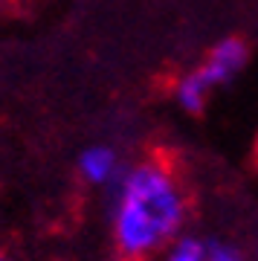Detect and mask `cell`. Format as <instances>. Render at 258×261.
I'll return each mask as SVG.
<instances>
[{"mask_svg":"<svg viewBox=\"0 0 258 261\" xmlns=\"http://www.w3.org/2000/svg\"><path fill=\"white\" fill-rule=\"evenodd\" d=\"M79 168L90 183H108L116 174V154L111 148H105V145H93L82 154Z\"/></svg>","mask_w":258,"mask_h":261,"instance_id":"3","label":"cell"},{"mask_svg":"<svg viewBox=\"0 0 258 261\" xmlns=\"http://www.w3.org/2000/svg\"><path fill=\"white\" fill-rule=\"evenodd\" d=\"M209 93H212V90L200 82V75L194 73V70L177 82V102H180V108H183V111L194 113V116H197V113H203Z\"/></svg>","mask_w":258,"mask_h":261,"instance_id":"4","label":"cell"},{"mask_svg":"<svg viewBox=\"0 0 258 261\" xmlns=\"http://www.w3.org/2000/svg\"><path fill=\"white\" fill-rule=\"evenodd\" d=\"M186 192L163 160L131 168L116 195V247L125 261H145L166 247L186 221Z\"/></svg>","mask_w":258,"mask_h":261,"instance_id":"1","label":"cell"},{"mask_svg":"<svg viewBox=\"0 0 258 261\" xmlns=\"http://www.w3.org/2000/svg\"><path fill=\"white\" fill-rule=\"evenodd\" d=\"M203 261H244V255L235 247H229V244L212 241V244H206V258Z\"/></svg>","mask_w":258,"mask_h":261,"instance_id":"6","label":"cell"},{"mask_svg":"<svg viewBox=\"0 0 258 261\" xmlns=\"http://www.w3.org/2000/svg\"><path fill=\"white\" fill-rule=\"evenodd\" d=\"M203 258H206V244L197 241V238H180L166 261H203Z\"/></svg>","mask_w":258,"mask_h":261,"instance_id":"5","label":"cell"},{"mask_svg":"<svg viewBox=\"0 0 258 261\" xmlns=\"http://www.w3.org/2000/svg\"><path fill=\"white\" fill-rule=\"evenodd\" d=\"M247 61H249L247 41L244 38H223V41H218L209 49V56L203 58V64L194 73L200 75V82L209 90H215V87H223V84L235 82L244 73Z\"/></svg>","mask_w":258,"mask_h":261,"instance_id":"2","label":"cell"},{"mask_svg":"<svg viewBox=\"0 0 258 261\" xmlns=\"http://www.w3.org/2000/svg\"><path fill=\"white\" fill-rule=\"evenodd\" d=\"M252 151H255V160H258V137H255V148H252Z\"/></svg>","mask_w":258,"mask_h":261,"instance_id":"7","label":"cell"},{"mask_svg":"<svg viewBox=\"0 0 258 261\" xmlns=\"http://www.w3.org/2000/svg\"><path fill=\"white\" fill-rule=\"evenodd\" d=\"M0 261H3V258H0Z\"/></svg>","mask_w":258,"mask_h":261,"instance_id":"8","label":"cell"}]
</instances>
